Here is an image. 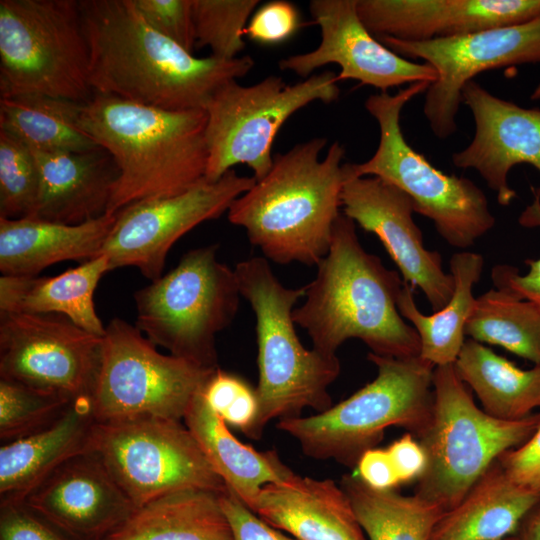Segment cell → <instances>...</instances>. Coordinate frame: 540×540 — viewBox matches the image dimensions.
Segmentation results:
<instances>
[{
  "label": "cell",
  "mask_w": 540,
  "mask_h": 540,
  "mask_svg": "<svg viewBox=\"0 0 540 540\" xmlns=\"http://www.w3.org/2000/svg\"><path fill=\"white\" fill-rule=\"evenodd\" d=\"M300 26L296 6L285 0H274L263 4L253 14L244 36L259 44L276 45L291 38Z\"/></svg>",
  "instance_id": "obj_40"
},
{
  "label": "cell",
  "mask_w": 540,
  "mask_h": 540,
  "mask_svg": "<svg viewBox=\"0 0 540 540\" xmlns=\"http://www.w3.org/2000/svg\"><path fill=\"white\" fill-rule=\"evenodd\" d=\"M0 540H72L24 503L0 504Z\"/></svg>",
  "instance_id": "obj_41"
},
{
  "label": "cell",
  "mask_w": 540,
  "mask_h": 540,
  "mask_svg": "<svg viewBox=\"0 0 540 540\" xmlns=\"http://www.w3.org/2000/svg\"><path fill=\"white\" fill-rule=\"evenodd\" d=\"M206 123L203 109L171 111L94 92L82 106L78 127L119 170L107 214L181 194L203 181Z\"/></svg>",
  "instance_id": "obj_4"
},
{
  "label": "cell",
  "mask_w": 540,
  "mask_h": 540,
  "mask_svg": "<svg viewBox=\"0 0 540 540\" xmlns=\"http://www.w3.org/2000/svg\"><path fill=\"white\" fill-rule=\"evenodd\" d=\"M344 170L343 214L379 238L404 282L420 288L435 312L443 309L453 294L454 279L444 271L441 255L425 248L411 198L380 178L352 175L346 163Z\"/></svg>",
  "instance_id": "obj_18"
},
{
  "label": "cell",
  "mask_w": 540,
  "mask_h": 540,
  "mask_svg": "<svg viewBox=\"0 0 540 540\" xmlns=\"http://www.w3.org/2000/svg\"><path fill=\"white\" fill-rule=\"evenodd\" d=\"M134 3L153 29L193 54L196 39L192 0H134Z\"/></svg>",
  "instance_id": "obj_38"
},
{
  "label": "cell",
  "mask_w": 540,
  "mask_h": 540,
  "mask_svg": "<svg viewBox=\"0 0 540 540\" xmlns=\"http://www.w3.org/2000/svg\"><path fill=\"white\" fill-rule=\"evenodd\" d=\"M409 60H424L437 73L425 94L423 113L433 134L446 139L457 131L456 117L464 86L477 74L540 62V17L451 38L409 42L376 37Z\"/></svg>",
  "instance_id": "obj_15"
},
{
  "label": "cell",
  "mask_w": 540,
  "mask_h": 540,
  "mask_svg": "<svg viewBox=\"0 0 540 540\" xmlns=\"http://www.w3.org/2000/svg\"><path fill=\"white\" fill-rule=\"evenodd\" d=\"M430 84L416 82L395 94L370 95L365 108L378 123V147L367 161L346 166L356 177H377L399 188L411 198L414 212L433 221L449 245L464 249L495 225L484 192L470 179L434 167L409 145L400 125L403 107Z\"/></svg>",
  "instance_id": "obj_8"
},
{
  "label": "cell",
  "mask_w": 540,
  "mask_h": 540,
  "mask_svg": "<svg viewBox=\"0 0 540 540\" xmlns=\"http://www.w3.org/2000/svg\"><path fill=\"white\" fill-rule=\"evenodd\" d=\"M214 370L160 353L136 326L114 318L105 329L101 367L91 397L95 419L183 420Z\"/></svg>",
  "instance_id": "obj_13"
},
{
  "label": "cell",
  "mask_w": 540,
  "mask_h": 540,
  "mask_svg": "<svg viewBox=\"0 0 540 540\" xmlns=\"http://www.w3.org/2000/svg\"><path fill=\"white\" fill-rule=\"evenodd\" d=\"M115 221V214L76 225L0 217V271L5 276H37L55 263L92 260L102 254Z\"/></svg>",
  "instance_id": "obj_25"
},
{
  "label": "cell",
  "mask_w": 540,
  "mask_h": 540,
  "mask_svg": "<svg viewBox=\"0 0 540 540\" xmlns=\"http://www.w3.org/2000/svg\"><path fill=\"white\" fill-rule=\"evenodd\" d=\"M465 335L540 364V308L530 301L497 289L485 292L476 298Z\"/></svg>",
  "instance_id": "obj_34"
},
{
  "label": "cell",
  "mask_w": 540,
  "mask_h": 540,
  "mask_svg": "<svg viewBox=\"0 0 540 540\" xmlns=\"http://www.w3.org/2000/svg\"><path fill=\"white\" fill-rule=\"evenodd\" d=\"M400 484L418 480L426 469V454L418 439L406 432L386 448Z\"/></svg>",
  "instance_id": "obj_44"
},
{
  "label": "cell",
  "mask_w": 540,
  "mask_h": 540,
  "mask_svg": "<svg viewBox=\"0 0 540 540\" xmlns=\"http://www.w3.org/2000/svg\"><path fill=\"white\" fill-rule=\"evenodd\" d=\"M404 280L362 247L355 222L345 214L335 221L327 255L315 278L305 285L293 320L306 330L313 348L336 355L348 339L357 338L379 356L420 355L417 331L401 316L397 302Z\"/></svg>",
  "instance_id": "obj_2"
},
{
  "label": "cell",
  "mask_w": 540,
  "mask_h": 540,
  "mask_svg": "<svg viewBox=\"0 0 540 540\" xmlns=\"http://www.w3.org/2000/svg\"><path fill=\"white\" fill-rule=\"evenodd\" d=\"M345 491L368 540H429L445 510L416 494L375 490L356 474H345Z\"/></svg>",
  "instance_id": "obj_33"
},
{
  "label": "cell",
  "mask_w": 540,
  "mask_h": 540,
  "mask_svg": "<svg viewBox=\"0 0 540 540\" xmlns=\"http://www.w3.org/2000/svg\"><path fill=\"white\" fill-rule=\"evenodd\" d=\"M72 402L56 394L0 379L1 442H12L46 429Z\"/></svg>",
  "instance_id": "obj_35"
},
{
  "label": "cell",
  "mask_w": 540,
  "mask_h": 540,
  "mask_svg": "<svg viewBox=\"0 0 540 540\" xmlns=\"http://www.w3.org/2000/svg\"><path fill=\"white\" fill-rule=\"evenodd\" d=\"M504 540H521L516 534L515 535H512Z\"/></svg>",
  "instance_id": "obj_47"
},
{
  "label": "cell",
  "mask_w": 540,
  "mask_h": 540,
  "mask_svg": "<svg viewBox=\"0 0 540 540\" xmlns=\"http://www.w3.org/2000/svg\"><path fill=\"white\" fill-rule=\"evenodd\" d=\"M250 510L297 540H368L349 497L331 479L293 473L264 486Z\"/></svg>",
  "instance_id": "obj_23"
},
{
  "label": "cell",
  "mask_w": 540,
  "mask_h": 540,
  "mask_svg": "<svg viewBox=\"0 0 540 540\" xmlns=\"http://www.w3.org/2000/svg\"><path fill=\"white\" fill-rule=\"evenodd\" d=\"M498 462L511 480L540 496V425L525 443L502 454Z\"/></svg>",
  "instance_id": "obj_43"
},
{
  "label": "cell",
  "mask_w": 540,
  "mask_h": 540,
  "mask_svg": "<svg viewBox=\"0 0 540 540\" xmlns=\"http://www.w3.org/2000/svg\"><path fill=\"white\" fill-rule=\"evenodd\" d=\"M519 223L525 227L540 226V200L535 196L532 205L528 206L519 217ZM525 263L529 271L520 275L517 268L509 265H498L492 269L491 277L497 290L503 291L516 299L527 300L540 308V258L528 259Z\"/></svg>",
  "instance_id": "obj_39"
},
{
  "label": "cell",
  "mask_w": 540,
  "mask_h": 540,
  "mask_svg": "<svg viewBox=\"0 0 540 540\" xmlns=\"http://www.w3.org/2000/svg\"><path fill=\"white\" fill-rule=\"evenodd\" d=\"M83 104L44 95L0 98V130L36 150H96L98 144L78 127Z\"/></svg>",
  "instance_id": "obj_32"
},
{
  "label": "cell",
  "mask_w": 540,
  "mask_h": 540,
  "mask_svg": "<svg viewBox=\"0 0 540 540\" xmlns=\"http://www.w3.org/2000/svg\"><path fill=\"white\" fill-rule=\"evenodd\" d=\"M218 492L184 489L137 507L104 540H234Z\"/></svg>",
  "instance_id": "obj_29"
},
{
  "label": "cell",
  "mask_w": 540,
  "mask_h": 540,
  "mask_svg": "<svg viewBox=\"0 0 540 540\" xmlns=\"http://www.w3.org/2000/svg\"><path fill=\"white\" fill-rule=\"evenodd\" d=\"M183 422L226 487L249 509L264 486L294 473L275 450L258 451L239 441L206 403L202 390L192 400Z\"/></svg>",
  "instance_id": "obj_27"
},
{
  "label": "cell",
  "mask_w": 540,
  "mask_h": 540,
  "mask_svg": "<svg viewBox=\"0 0 540 540\" xmlns=\"http://www.w3.org/2000/svg\"><path fill=\"white\" fill-rule=\"evenodd\" d=\"M259 0H192L196 48L231 60L244 49V30Z\"/></svg>",
  "instance_id": "obj_36"
},
{
  "label": "cell",
  "mask_w": 540,
  "mask_h": 540,
  "mask_svg": "<svg viewBox=\"0 0 540 540\" xmlns=\"http://www.w3.org/2000/svg\"><path fill=\"white\" fill-rule=\"evenodd\" d=\"M471 111L475 134L470 144L452 155L458 168L476 170L500 205L508 206L516 192L508 185V173L529 164L540 173V109L524 108L501 99L472 80L461 95ZM540 200V187L535 191Z\"/></svg>",
  "instance_id": "obj_20"
},
{
  "label": "cell",
  "mask_w": 540,
  "mask_h": 540,
  "mask_svg": "<svg viewBox=\"0 0 540 540\" xmlns=\"http://www.w3.org/2000/svg\"><path fill=\"white\" fill-rule=\"evenodd\" d=\"M454 367L475 392L482 409L494 418L520 420L540 408V364L523 370L482 343L468 339Z\"/></svg>",
  "instance_id": "obj_31"
},
{
  "label": "cell",
  "mask_w": 540,
  "mask_h": 540,
  "mask_svg": "<svg viewBox=\"0 0 540 540\" xmlns=\"http://www.w3.org/2000/svg\"><path fill=\"white\" fill-rule=\"evenodd\" d=\"M326 143L317 137L274 155L269 172L228 209L265 259L317 266L327 255L346 174L338 141L320 159Z\"/></svg>",
  "instance_id": "obj_3"
},
{
  "label": "cell",
  "mask_w": 540,
  "mask_h": 540,
  "mask_svg": "<svg viewBox=\"0 0 540 540\" xmlns=\"http://www.w3.org/2000/svg\"><path fill=\"white\" fill-rule=\"evenodd\" d=\"M39 192V171L25 143L0 130V217H30Z\"/></svg>",
  "instance_id": "obj_37"
},
{
  "label": "cell",
  "mask_w": 540,
  "mask_h": 540,
  "mask_svg": "<svg viewBox=\"0 0 540 540\" xmlns=\"http://www.w3.org/2000/svg\"><path fill=\"white\" fill-rule=\"evenodd\" d=\"M311 16L321 30L319 46L280 60L281 70L308 78L316 69L334 63L337 80H357L381 92L403 84L433 83L437 73L427 63L396 54L371 34L357 12V0H312Z\"/></svg>",
  "instance_id": "obj_17"
},
{
  "label": "cell",
  "mask_w": 540,
  "mask_h": 540,
  "mask_svg": "<svg viewBox=\"0 0 540 540\" xmlns=\"http://www.w3.org/2000/svg\"><path fill=\"white\" fill-rule=\"evenodd\" d=\"M88 451L137 507L165 494L226 485L181 420L143 416L96 421Z\"/></svg>",
  "instance_id": "obj_12"
},
{
  "label": "cell",
  "mask_w": 540,
  "mask_h": 540,
  "mask_svg": "<svg viewBox=\"0 0 540 540\" xmlns=\"http://www.w3.org/2000/svg\"><path fill=\"white\" fill-rule=\"evenodd\" d=\"M90 52L78 0L0 1V95L89 102Z\"/></svg>",
  "instance_id": "obj_9"
},
{
  "label": "cell",
  "mask_w": 540,
  "mask_h": 540,
  "mask_svg": "<svg viewBox=\"0 0 540 540\" xmlns=\"http://www.w3.org/2000/svg\"><path fill=\"white\" fill-rule=\"evenodd\" d=\"M95 422L91 398H81L46 429L2 444L0 504L22 503L59 466L88 451Z\"/></svg>",
  "instance_id": "obj_24"
},
{
  "label": "cell",
  "mask_w": 540,
  "mask_h": 540,
  "mask_svg": "<svg viewBox=\"0 0 540 540\" xmlns=\"http://www.w3.org/2000/svg\"><path fill=\"white\" fill-rule=\"evenodd\" d=\"M539 504L540 496L511 480L497 460L444 512L429 540H504Z\"/></svg>",
  "instance_id": "obj_26"
},
{
  "label": "cell",
  "mask_w": 540,
  "mask_h": 540,
  "mask_svg": "<svg viewBox=\"0 0 540 540\" xmlns=\"http://www.w3.org/2000/svg\"><path fill=\"white\" fill-rule=\"evenodd\" d=\"M103 336L59 314L0 313V379L69 400L92 397Z\"/></svg>",
  "instance_id": "obj_14"
},
{
  "label": "cell",
  "mask_w": 540,
  "mask_h": 540,
  "mask_svg": "<svg viewBox=\"0 0 540 540\" xmlns=\"http://www.w3.org/2000/svg\"><path fill=\"white\" fill-rule=\"evenodd\" d=\"M375 37L421 42L523 24L540 17V0H357Z\"/></svg>",
  "instance_id": "obj_21"
},
{
  "label": "cell",
  "mask_w": 540,
  "mask_h": 540,
  "mask_svg": "<svg viewBox=\"0 0 540 540\" xmlns=\"http://www.w3.org/2000/svg\"><path fill=\"white\" fill-rule=\"evenodd\" d=\"M241 296L256 317L258 414L247 436L259 440L272 420L301 416L306 408L318 413L332 406L329 386L341 364L337 355L305 348L298 338L293 310L306 287H285L264 257L236 264Z\"/></svg>",
  "instance_id": "obj_5"
},
{
  "label": "cell",
  "mask_w": 540,
  "mask_h": 540,
  "mask_svg": "<svg viewBox=\"0 0 540 540\" xmlns=\"http://www.w3.org/2000/svg\"><path fill=\"white\" fill-rule=\"evenodd\" d=\"M484 260L474 252L455 253L450 259L454 290L448 304L425 315L414 301V288L404 282L397 306L401 316L412 323L420 339V357L432 365L454 364L465 342V325L476 298L473 287L479 281Z\"/></svg>",
  "instance_id": "obj_30"
},
{
  "label": "cell",
  "mask_w": 540,
  "mask_h": 540,
  "mask_svg": "<svg viewBox=\"0 0 540 540\" xmlns=\"http://www.w3.org/2000/svg\"><path fill=\"white\" fill-rule=\"evenodd\" d=\"M218 245L185 253L175 268L134 294L136 327L171 355L218 368L216 335L234 320L240 289Z\"/></svg>",
  "instance_id": "obj_10"
},
{
  "label": "cell",
  "mask_w": 540,
  "mask_h": 540,
  "mask_svg": "<svg viewBox=\"0 0 540 540\" xmlns=\"http://www.w3.org/2000/svg\"><path fill=\"white\" fill-rule=\"evenodd\" d=\"M256 179L229 170L217 181L204 179L171 197L130 204L116 215L103 250L109 269L133 266L149 280L162 276L174 243L197 225L217 219Z\"/></svg>",
  "instance_id": "obj_16"
},
{
  "label": "cell",
  "mask_w": 540,
  "mask_h": 540,
  "mask_svg": "<svg viewBox=\"0 0 540 540\" xmlns=\"http://www.w3.org/2000/svg\"><path fill=\"white\" fill-rule=\"evenodd\" d=\"M377 367L374 380L347 399L308 417L279 420L276 428L297 441L302 452L355 469L361 455L382 441L385 430L401 427L418 438L433 408L435 366L420 356L385 357L368 353Z\"/></svg>",
  "instance_id": "obj_6"
},
{
  "label": "cell",
  "mask_w": 540,
  "mask_h": 540,
  "mask_svg": "<svg viewBox=\"0 0 540 540\" xmlns=\"http://www.w3.org/2000/svg\"><path fill=\"white\" fill-rule=\"evenodd\" d=\"M357 476L370 488L385 491L394 490L400 482L386 449L366 450L356 465Z\"/></svg>",
  "instance_id": "obj_45"
},
{
  "label": "cell",
  "mask_w": 540,
  "mask_h": 540,
  "mask_svg": "<svg viewBox=\"0 0 540 540\" xmlns=\"http://www.w3.org/2000/svg\"><path fill=\"white\" fill-rule=\"evenodd\" d=\"M22 503L72 540H104L136 509L90 451L59 466Z\"/></svg>",
  "instance_id": "obj_19"
},
{
  "label": "cell",
  "mask_w": 540,
  "mask_h": 540,
  "mask_svg": "<svg viewBox=\"0 0 540 540\" xmlns=\"http://www.w3.org/2000/svg\"><path fill=\"white\" fill-rule=\"evenodd\" d=\"M337 82L334 72L324 71L292 85L275 75L250 86L237 80L224 84L205 107V179L217 181L239 164L247 165L256 180L263 178L271 169L272 144L281 126L312 102L337 100Z\"/></svg>",
  "instance_id": "obj_11"
},
{
  "label": "cell",
  "mask_w": 540,
  "mask_h": 540,
  "mask_svg": "<svg viewBox=\"0 0 540 540\" xmlns=\"http://www.w3.org/2000/svg\"><path fill=\"white\" fill-rule=\"evenodd\" d=\"M220 502L234 540H297L262 520L227 487L220 494Z\"/></svg>",
  "instance_id": "obj_42"
},
{
  "label": "cell",
  "mask_w": 540,
  "mask_h": 540,
  "mask_svg": "<svg viewBox=\"0 0 540 540\" xmlns=\"http://www.w3.org/2000/svg\"><path fill=\"white\" fill-rule=\"evenodd\" d=\"M108 271V260L100 255L53 277L2 275L0 313L59 314L104 336L106 326L96 313L93 297Z\"/></svg>",
  "instance_id": "obj_28"
},
{
  "label": "cell",
  "mask_w": 540,
  "mask_h": 540,
  "mask_svg": "<svg viewBox=\"0 0 540 540\" xmlns=\"http://www.w3.org/2000/svg\"><path fill=\"white\" fill-rule=\"evenodd\" d=\"M95 93L171 111L203 109L229 81L248 74L250 56L198 58L153 29L134 0H80Z\"/></svg>",
  "instance_id": "obj_1"
},
{
  "label": "cell",
  "mask_w": 540,
  "mask_h": 540,
  "mask_svg": "<svg viewBox=\"0 0 540 540\" xmlns=\"http://www.w3.org/2000/svg\"><path fill=\"white\" fill-rule=\"evenodd\" d=\"M516 535L521 540H540V504L526 516Z\"/></svg>",
  "instance_id": "obj_46"
},
{
  "label": "cell",
  "mask_w": 540,
  "mask_h": 540,
  "mask_svg": "<svg viewBox=\"0 0 540 540\" xmlns=\"http://www.w3.org/2000/svg\"><path fill=\"white\" fill-rule=\"evenodd\" d=\"M30 149L39 171V192L27 218L76 225L107 214L119 170L106 150Z\"/></svg>",
  "instance_id": "obj_22"
},
{
  "label": "cell",
  "mask_w": 540,
  "mask_h": 540,
  "mask_svg": "<svg viewBox=\"0 0 540 540\" xmlns=\"http://www.w3.org/2000/svg\"><path fill=\"white\" fill-rule=\"evenodd\" d=\"M433 393L430 421L417 438L427 464L414 494L447 511L502 454L533 435L540 412L514 421L490 416L476 405L454 364L434 368Z\"/></svg>",
  "instance_id": "obj_7"
}]
</instances>
